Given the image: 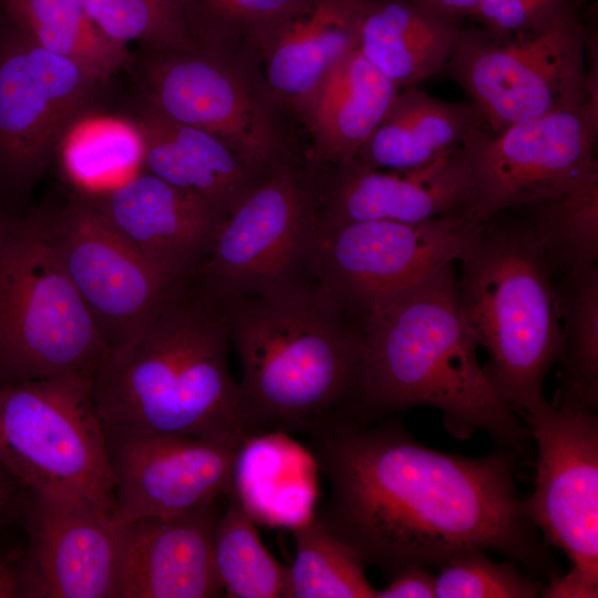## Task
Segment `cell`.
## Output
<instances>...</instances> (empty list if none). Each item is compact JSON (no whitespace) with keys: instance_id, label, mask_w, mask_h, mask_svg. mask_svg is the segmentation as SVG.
<instances>
[{"instance_id":"1","label":"cell","mask_w":598,"mask_h":598,"mask_svg":"<svg viewBox=\"0 0 598 598\" xmlns=\"http://www.w3.org/2000/svg\"><path fill=\"white\" fill-rule=\"evenodd\" d=\"M392 416L351 410L307 432L312 463L329 485L315 514L327 530L389 577L409 567H440L471 549L555 575L523 514L514 451L443 453Z\"/></svg>"},{"instance_id":"2","label":"cell","mask_w":598,"mask_h":598,"mask_svg":"<svg viewBox=\"0 0 598 598\" xmlns=\"http://www.w3.org/2000/svg\"><path fill=\"white\" fill-rule=\"evenodd\" d=\"M358 323L362 363L355 410L385 415L431 406L460 440L480 430L504 448H524L528 427L499 398L478 361V346L461 310L455 262L379 302Z\"/></svg>"},{"instance_id":"3","label":"cell","mask_w":598,"mask_h":598,"mask_svg":"<svg viewBox=\"0 0 598 598\" xmlns=\"http://www.w3.org/2000/svg\"><path fill=\"white\" fill-rule=\"evenodd\" d=\"M229 344L219 309L182 287L96 369L93 393L104 426L244 445L257 434L229 370Z\"/></svg>"},{"instance_id":"4","label":"cell","mask_w":598,"mask_h":598,"mask_svg":"<svg viewBox=\"0 0 598 598\" xmlns=\"http://www.w3.org/2000/svg\"><path fill=\"white\" fill-rule=\"evenodd\" d=\"M215 306L240 360L239 390L257 436L307 433L357 409L359 323L320 283Z\"/></svg>"},{"instance_id":"5","label":"cell","mask_w":598,"mask_h":598,"mask_svg":"<svg viewBox=\"0 0 598 598\" xmlns=\"http://www.w3.org/2000/svg\"><path fill=\"white\" fill-rule=\"evenodd\" d=\"M458 261L461 310L487 354L485 375L522 419L547 403L545 380L561 353L554 270L528 219L511 210L483 220Z\"/></svg>"},{"instance_id":"6","label":"cell","mask_w":598,"mask_h":598,"mask_svg":"<svg viewBox=\"0 0 598 598\" xmlns=\"http://www.w3.org/2000/svg\"><path fill=\"white\" fill-rule=\"evenodd\" d=\"M110 349L64 271L39 209L0 228V380L95 372Z\"/></svg>"},{"instance_id":"7","label":"cell","mask_w":598,"mask_h":598,"mask_svg":"<svg viewBox=\"0 0 598 598\" xmlns=\"http://www.w3.org/2000/svg\"><path fill=\"white\" fill-rule=\"evenodd\" d=\"M94 373L0 386V466L27 489L80 499L116 519Z\"/></svg>"},{"instance_id":"8","label":"cell","mask_w":598,"mask_h":598,"mask_svg":"<svg viewBox=\"0 0 598 598\" xmlns=\"http://www.w3.org/2000/svg\"><path fill=\"white\" fill-rule=\"evenodd\" d=\"M320 283L313 169L290 157L221 223L187 287L214 305Z\"/></svg>"},{"instance_id":"9","label":"cell","mask_w":598,"mask_h":598,"mask_svg":"<svg viewBox=\"0 0 598 598\" xmlns=\"http://www.w3.org/2000/svg\"><path fill=\"white\" fill-rule=\"evenodd\" d=\"M444 71L492 133L586 102L598 105L589 90L587 28L575 0L543 25L512 35L462 27Z\"/></svg>"},{"instance_id":"10","label":"cell","mask_w":598,"mask_h":598,"mask_svg":"<svg viewBox=\"0 0 598 598\" xmlns=\"http://www.w3.org/2000/svg\"><path fill=\"white\" fill-rule=\"evenodd\" d=\"M140 81L143 97L161 113L210 133L260 173L292 157L283 105L258 63L199 45L145 51Z\"/></svg>"},{"instance_id":"11","label":"cell","mask_w":598,"mask_h":598,"mask_svg":"<svg viewBox=\"0 0 598 598\" xmlns=\"http://www.w3.org/2000/svg\"><path fill=\"white\" fill-rule=\"evenodd\" d=\"M101 83L34 42L0 9V188L28 194Z\"/></svg>"},{"instance_id":"12","label":"cell","mask_w":598,"mask_h":598,"mask_svg":"<svg viewBox=\"0 0 598 598\" xmlns=\"http://www.w3.org/2000/svg\"><path fill=\"white\" fill-rule=\"evenodd\" d=\"M45 234L111 350L148 326L182 288L162 278L87 194L39 207Z\"/></svg>"},{"instance_id":"13","label":"cell","mask_w":598,"mask_h":598,"mask_svg":"<svg viewBox=\"0 0 598 598\" xmlns=\"http://www.w3.org/2000/svg\"><path fill=\"white\" fill-rule=\"evenodd\" d=\"M598 105L585 104L498 133L475 131L463 144L474 185V214L485 220L568 192L598 172Z\"/></svg>"},{"instance_id":"14","label":"cell","mask_w":598,"mask_h":598,"mask_svg":"<svg viewBox=\"0 0 598 598\" xmlns=\"http://www.w3.org/2000/svg\"><path fill=\"white\" fill-rule=\"evenodd\" d=\"M482 221L463 212L421 223L358 221L319 231L320 285L358 321L430 271L458 261Z\"/></svg>"},{"instance_id":"15","label":"cell","mask_w":598,"mask_h":598,"mask_svg":"<svg viewBox=\"0 0 598 598\" xmlns=\"http://www.w3.org/2000/svg\"><path fill=\"white\" fill-rule=\"evenodd\" d=\"M537 446L535 489L524 516L573 567L566 575L598 589V416L546 403L522 416Z\"/></svg>"},{"instance_id":"16","label":"cell","mask_w":598,"mask_h":598,"mask_svg":"<svg viewBox=\"0 0 598 598\" xmlns=\"http://www.w3.org/2000/svg\"><path fill=\"white\" fill-rule=\"evenodd\" d=\"M104 429L121 523L178 515L231 489L243 445Z\"/></svg>"},{"instance_id":"17","label":"cell","mask_w":598,"mask_h":598,"mask_svg":"<svg viewBox=\"0 0 598 598\" xmlns=\"http://www.w3.org/2000/svg\"><path fill=\"white\" fill-rule=\"evenodd\" d=\"M25 597L116 598L122 524L90 504L28 489Z\"/></svg>"},{"instance_id":"18","label":"cell","mask_w":598,"mask_h":598,"mask_svg":"<svg viewBox=\"0 0 598 598\" xmlns=\"http://www.w3.org/2000/svg\"><path fill=\"white\" fill-rule=\"evenodd\" d=\"M324 166L313 167L319 231L358 221L421 223L473 212L474 185L463 145L404 171L370 169L355 161Z\"/></svg>"},{"instance_id":"19","label":"cell","mask_w":598,"mask_h":598,"mask_svg":"<svg viewBox=\"0 0 598 598\" xmlns=\"http://www.w3.org/2000/svg\"><path fill=\"white\" fill-rule=\"evenodd\" d=\"M87 195L148 265L178 287L205 264L224 221L197 195L146 171Z\"/></svg>"},{"instance_id":"20","label":"cell","mask_w":598,"mask_h":598,"mask_svg":"<svg viewBox=\"0 0 598 598\" xmlns=\"http://www.w3.org/2000/svg\"><path fill=\"white\" fill-rule=\"evenodd\" d=\"M217 501L174 516L120 522L116 598L221 597L213 553Z\"/></svg>"},{"instance_id":"21","label":"cell","mask_w":598,"mask_h":598,"mask_svg":"<svg viewBox=\"0 0 598 598\" xmlns=\"http://www.w3.org/2000/svg\"><path fill=\"white\" fill-rule=\"evenodd\" d=\"M132 117L144 137L143 171L197 195L224 220L268 176L216 136L164 115L144 97Z\"/></svg>"},{"instance_id":"22","label":"cell","mask_w":598,"mask_h":598,"mask_svg":"<svg viewBox=\"0 0 598 598\" xmlns=\"http://www.w3.org/2000/svg\"><path fill=\"white\" fill-rule=\"evenodd\" d=\"M373 0H307L278 32L264 58L265 79L291 107L359 47L364 13Z\"/></svg>"},{"instance_id":"23","label":"cell","mask_w":598,"mask_h":598,"mask_svg":"<svg viewBox=\"0 0 598 598\" xmlns=\"http://www.w3.org/2000/svg\"><path fill=\"white\" fill-rule=\"evenodd\" d=\"M398 91L359 50L331 71L291 106L311 137L313 164L353 161Z\"/></svg>"},{"instance_id":"24","label":"cell","mask_w":598,"mask_h":598,"mask_svg":"<svg viewBox=\"0 0 598 598\" xmlns=\"http://www.w3.org/2000/svg\"><path fill=\"white\" fill-rule=\"evenodd\" d=\"M485 127L473 102L445 101L417 85L406 86L396 92L353 161L370 169L420 167L461 147Z\"/></svg>"},{"instance_id":"25","label":"cell","mask_w":598,"mask_h":598,"mask_svg":"<svg viewBox=\"0 0 598 598\" xmlns=\"http://www.w3.org/2000/svg\"><path fill=\"white\" fill-rule=\"evenodd\" d=\"M461 29L406 0H373L362 19L358 50L400 90L443 72Z\"/></svg>"},{"instance_id":"26","label":"cell","mask_w":598,"mask_h":598,"mask_svg":"<svg viewBox=\"0 0 598 598\" xmlns=\"http://www.w3.org/2000/svg\"><path fill=\"white\" fill-rule=\"evenodd\" d=\"M144 154V137L132 116L90 110L68 130L56 157L73 190L93 195L142 172Z\"/></svg>"},{"instance_id":"27","label":"cell","mask_w":598,"mask_h":598,"mask_svg":"<svg viewBox=\"0 0 598 598\" xmlns=\"http://www.w3.org/2000/svg\"><path fill=\"white\" fill-rule=\"evenodd\" d=\"M0 9L39 45L72 60L101 83L128 61L127 45L109 38L81 0H0Z\"/></svg>"},{"instance_id":"28","label":"cell","mask_w":598,"mask_h":598,"mask_svg":"<svg viewBox=\"0 0 598 598\" xmlns=\"http://www.w3.org/2000/svg\"><path fill=\"white\" fill-rule=\"evenodd\" d=\"M555 287L563 346L560 386L550 404L597 411L598 265L563 274Z\"/></svg>"},{"instance_id":"29","label":"cell","mask_w":598,"mask_h":598,"mask_svg":"<svg viewBox=\"0 0 598 598\" xmlns=\"http://www.w3.org/2000/svg\"><path fill=\"white\" fill-rule=\"evenodd\" d=\"M199 47L259 64L307 0H179Z\"/></svg>"},{"instance_id":"30","label":"cell","mask_w":598,"mask_h":598,"mask_svg":"<svg viewBox=\"0 0 598 598\" xmlns=\"http://www.w3.org/2000/svg\"><path fill=\"white\" fill-rule=\"evenodd\" d=\"M214 529L213 553L223 596L228 598H287L289 566L264 546L255 518L234 494Z\"/></svg>"},{"instance_id":"31","label":"cell","mask_w":598,"mask_h":598,"mask_svg":"<svg viewBox=\"0 0 598 598\" xmlns=\"http://www.w3.org/2000/svg\"><path fill=\"white\" fill-rule=\"evenodd\" d=\"M554 272L598 262V172L566 193L524 207Z\"/></svg>"},{"instance_id":"32","label":"cell","mask_w":598,"mask_h":598,"mask_svg":"<svg viewBox=\"0 0 598 598\" xmlns=\"http://www.w3.org/2000/svg\"><path fill=\"white\" fill-rule=\"evenodd\" d=\"M291 528L296 555L287 598H375L363 560L311 514Z\"/></svg>"},{"instance_id":"33","label":"cell","mask_w":598,"mask_h":598,"mask_svg":"<svg viewBox=\"0 0 598 598\" xmlns=\"http://www.w3.org/2000/svg\"><path fill=\"white\" fill-rule=\"evenodd\" d=\"M112 40L140 43L145 51H185L198 47L179 0H81Z\"/></svg>"},{"instance_id":"34","label":"cell","mask_w":598,"mask_h":598,"mask_svg":"<svg viewBox=\"0 0 598 598\" xmlns=\"http://www.w3.org/2000/svg\"><path fill=\"white\" fill-rule=\"evenodd\" d=\"M435 575L439 598H534L538 587L512 560L495 561L484 550L460 551Z\"/></svg>"},{"instance_id":"35","label":"cell","mask_w":598,"mask_h":598,"mask_svg":"<svg viewBox=\"0 0 598 598\" xmlns=\"http://www.w3.org/2000/svg\"><path fill=\"white\" fill-rule=\"evenodd\" d=\"M571 0H481L472 18L482 29L512 35L543 25Z\"/></svg>"},{"instance_id":"36","label":"cell","mask_w":598,"mask_h":598,"mask_svg":"<svg viewBox=\"0 0 598 598\" xmlns=\"http://www.w3.org/2000/svg\"><path fill=\"white\" fill-rule=\"evenodd\" d=\"M435 575L429 568L409 567L390 577L388 585L377 590L375 598H433Z\"/></svg>"},{"instance_id":"37","label":"cell","mask_w":598,"mask_h":598,"mask_svg":"<svg viewBox=\"0 0 598 598\" xmlns=\"http://www.w3.org/2000/svg\"><path fill=\"white\" fill-rule=\"evenodd\" d=\"M25 597L24 548L0 557V598Z\"/></svg>"},{"instance_id":"38","label":"cell","mask_w":598,"mask_h":598,"mask_svg":"<svg viewBox=\"0 0 598 598\" xmlns=\"http://www.w3.org/2000/svg\"><path fill=\"white\" fill-rule=\"evenodd\" d=\"M431 12L461 24L465 18H472L481 0H406Z\"/></svg>"},{"instance_id":"39","label":"cell","mask_w":598,"mask_h":598,"mask_svg":"<svg viewBox=\"0 0 598 598\" xmlns=\"http://www.w3.org/2000/svg\"><path fill=\"white\" fill-rule=\"evenodd\" d=\"M16 483L18 482L0 466V518L7 514L17 499Z\"/></svg>"},{"instance_id":"40","label":"cell","mask_w":598,"mask_h":598,"mask_svg":"<svg viewBox=\"0 0 598 598\" xmlns=\"http://www.w3.org/2000/svg\"><path fill=\"white\" fill-rule=\"evenodd\" d=\"M1 189V188H0ZM9 217L4 214L2 207H1V204H0V228L2 227V225L4 224V221L8 219Z\"/></svg>"},{"instance_id":"41","label":"cell","mask_w":598,"mask_h":598,"mask_svg":"<svg viewBox=\"0 0 598 598\" xmlns=\"http://www.w3.org/2000/svg\"><path fill=\"white\" fill-rule=\"evenodd\" d=\"M580 1H586V0H580Z\"/></svg>"}]
</instances>
